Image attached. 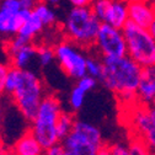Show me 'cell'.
Wrapping results in <instances>:
<instances>
[{
  "label": "cell",
  "instance_id": "obj_10",
  "mask_svg": "<svg viewBox=\"0 0 155 155\" xmlns=\"http://www.w3.org/2000/svg\"><path fill=\"white\" fill-rule=\"evenodd\" d=\"M129 21L149 28L155 20V4L151 0H128Z\"/></svg>",
  "mask_w": 155,
  "mask_h": 155
},
{
  "label": "cell",
  "instance_id": "obj_17",
  "mask_svg": "<svg viewBox=\"0 0 155 155\" xmlns=\"http://www.w3.org/2000/svg\"><path fill=\"white\" fill-rule=\"evenodd\" d=\"M43 28H45V25L42 24L41 18L32 11V14L24 22V25L21 26V28H20V31H18L17 35L24 37L25 40H27L28 42H33V40L43 31Z\"/></svg>",
  "mask_w": 155,
  "mask_h": 155
},
{
  "label": "cell",
  "instance_id": "obj_6",
  "mask_svg": "<svg viewBox=\"0 0 155 155\" xmlns=\"http://www.w3.org/2000/svg\"><path fill=\"white\" fill-rule=\"evenodd\" d=\"M127 42V55L140 67L155 64V40L148 28L128 21L122 28Z\"/></svg>",
  "mask_w": 155,
  "mask_h": 155
},
{
  "label": "cell",
  "instance_id": "obj_7",
  "mask_svg": "<svg viewBox=\"0 0 155 155\" xmlns=\"http://www.w3.org/2000/svg\"><path fill=\"white\" fill-rule=\"evenodd\" d=\"M55 52V61L63 73L71 78L79 80L86 74V63L87 55L84 53V49L75 43L70 42L67 38H63L59 42L53 45Z\"/></svg>",
  "mask_w": 155,
  "mask_h": 155
},
{
  "label": "cell",
  "instance_id": "obj_16",
  "mask_svg": "<svg viewBox=\"0 0 155 155\" xmlns=\"http://www.w3.org/2000/svg\"><path fill=\"white\" fill-rule=\"evenodd\" d=\"M8 57L10 67L17 69H27L31 62L33 59H37V45H35L33 42L27 43L24 47L8 54Z\"/></svg>",
  "mask_w": 155,
  "mask_h": 155
},
{
  "label": "cell",
  "instance_id": "obj_25",
  "mask_svg": "<svg viewBox=\"0 0 155 155\" xmlns=\"http://www.w3.org/2000/svg\"><path fill=\"white\" fill-rule=\"evenodd\" d=\"M73 8H90L94 0H68Z\"/></svg>",
  "mask_w": 155,
  "mask_h": 155
},
{
  "label": "cell",
  "instance_id": "obj_36",
  "mask_svg": "<svg viewBox=\"0 0 155 155\" xmlns=\"http://www.w3.org/2000/svg\"><path fill=\"white\" fill-rule=\"evenodd\" d=\"M63 155H70V154H68V153H65V151H64V154H63Z\"/></svg>",
  "mask_w": 155,
  "mask_h": 155
},
{
  "label": "cell",
  "instance_id": "obj_28",
  "mask_svg": "<svg viewBox=\"0 0 155 155\" xmlns=\"http://www.w3.org/2000/svg\"><path fill=\"white\" fill-rule=\"evenodd\" d=\"M10 151V148H8L4 143V140L0 137V155H8V153Z\"/></svg>",
  "mask_w": 155,
  "mask_h": 155
},
{
  "label": "cell",
  "instance_id": "obj_3",
  "mask_svg": "<svg viewBox=\"0 0 155 155\" xmlns=\"http://www.w3.org/2000/svg\"><path fill=\"white\" fill-rule=\"evenodd\" d=\"M102 22L90 8H73L68 11L62 24L64 38L83 49H91L100 31Z\"/></svg>",
  "mask_w": 155,
  "mask_h": 155
},
{
  "label": "cell",
  "instance_id": "obj_11",
  "mask_svg": "<svg viewBox=\"0 0 155 155\" xmlns=\"http://www.w3.org/2000/svg\"><path fill=\"white\" fill-rule=\"evenodd\" d=\"M32 11L33 10L22 9L20 12H14L0 6V35L5 36L6 38L16 36Z\"/></svg>",
  "mask_w": 155,
  "mask_h": 155
},
{
  "label": "cell",
  "instance_id": "obj_24",
  "mask_svg": "<svg viewBox=\"0 0 155 155\" xmlns=\"http://www.w3.org/2000/svg\"><path fill=\"white\" fill-rule=\"evenodd\" d=\"M9 70H10V64L0 62V99H2V96L4 94H6L5 84H6V76Z\"/></svg>",
  "mask_w": 155,
  "mask_h": 155
},
{
  "label": "cell",
  "instance_id": "obj_13",
  "mask_svg": "<svg viewBox=\"0 0 155 155\" xmlns=\"http://www.w3.org/2000/svg\"><path fill=\"white\" fill-rule=\"evenodd\" d=\"M128 21V0H111L102 24L122 30Z\"/></svg>",
  "mask_w": 155,
  "mask_h": 155
},
{
  "label": "cell",
  "instance_id": "obj_32",
  "mask_svg": "<svg viewBox=\"0 0 155 155\" xmlns=\"http://www.w3.org/2000/svg\"><path fill=\"white\" fill-rule=\"evenodd\" d=\"M149 113H150L151 118H153V121H154V123H155V106H154V105L149 106Z\"/></svg>",
  "mask_w": 155,
  "mask_h": 155
},
{
  "label": "cell",
  "instance_id": "obj_38",
  "mask_svg": "<svg viewBox=\"0 0 155 155\" xmlns=\"http://www.w3.org/2000/svg\"><path fill=\"white\" fill-rule=\"evenodd\" d=\"M2 2H3V0H0V4H2Z\"/></svg>",
  "mask_w": 155,
  "mask_h": 155
},
{
  "label": "cell",
  "instance_id": "obj_29",
  "mask_svg": "<svg viewBox=\"0 0 155 155\" xmlns=\"http://www.w3.org/2000/svg\"><path fill=\"white\" fill-rule=\"evenodd\" d=\"M3 122H4V107L0 104V133H2V129H3Z\"/></svg>",
  "mask_w": 155,
  "mask_h": 155
},
{
  "label": "cell",
  "instance_id": "obj_14",
  "mask_svg": "<svg viewBox=\"0 0 155 155\" xmlns=\"http://www.w3.org/2000/svg\"><path fill=\"white\" fill-rule=\"evenodd\" d=\"M10 150L15 155H43L45 148L37 140L30 128L18 137L14 144L10 147Z\"/></svg>",
  "mask_w": 155,
  "mask_h": 155
},
{
  "label": "cell",
  "instance_id": "obj_20",
  "mask_svg": "<svg viewBox=\"0 0 155 155\" xmlns=\"http://www.w3.org/2000/svg\"><path fill=\"white\" fill-rule=\"evenodd\" d=\"M55 59L54 47L51 45H40L37 46V62L42 68L48 67Z\"/></svg>",
  "mask_w": 155,
  "mask_h": 155
},
{
  "label": "cell",
  "instance_id": "obj_26",
  "mask_svg": "<svg viewBox=\"0 0 155 155\" xmlns=\"http://www.w3.org/2000/svg\"><path fill=\"white\" fill-rule=\"evenodd\" d=\"M63 154H64V149H63L62 144H58L49 149H46L43 155H63Z\"/></svg>",
  "mask_w": 155,
  "mask_h": 155
},
{
  "label": "cell",
  "instance_id": "obj_1",
  "mask_svg": "<svg viewBox=\"0 0 155 155\" xmlns=\"http://www.w3.org/2000/svg\"><path fill=\"white\" fill-rule=\"evenodd\" d=\"M5 91L25 121L31 123L42 100L47 95L42 79L30 69L10 67L6 76Z\"/></svg>",
  "mask_w": 155,
  "mask_h": 155
},
{
  "label": "cell",
  "instance_id": "obj_2",
  "mask_svg": "<svg viewBox=\"0 0 155 155\" xmlns=\"http://www.w3.org/2000/svg\"><path fill=\"white\" fill-rule=\"evenodd\" d=\"M104 74L100 81L114 92L124 107L138 102L137 90L142 78L143 67L128 55L121 58H102Z\"/></svg>",
  "mask_w": 155,
  "mask_h": 155
},
{
  "label": "cell",
  "instance_id": "obj_19",
  "mask_svg": "<svg viewBox=\"0 0 155 155\" xmlns=\"http://www.w3.org/2000/svg\"><path fill=\"white\" fill-rule=\"evenodd\" d=\"M33 12L41 18V21L45 25V27H53V26H55V24H57V15H55L54 10L46 2L37 3L36 8L33 9Z\"/></svg>",
  "mask_w": 155,
  "mask_h": 155
},
{
  "label": "cell",
  "instance_id": "obj_35",
  "mask_svg": "<svg viewBox=\"0 0 155 155\" xmlns=\"http://www.w3.org/2000/svg\"><path fill=\"white\" fill-rule=\"evenodd\" d=\"M37 3H41V2H45V0H36Z\"/></svg>",
  "mask_w": 155,
  "mask_h": 155
},
{
  "label": "cell",
  "instance_id": "obj_39",
  "mask_svg": "<svg viewBox=\"0 0 155 155\" xmlns=\"http://www.w3.org/2000/svg\"><path fill=\"white\" fill-rule=\"evenodd\" d=\"M153 105H154V106H155V101H154V104H153Z\"/></svg>",
  "mask_w": 155,
  "mask_h": 155
},
{
  "label": "cell",
  "instance_id": "obj_22",
  "mask_svg": "<svg viewBox=\"0 0 155 155\" xmlns=\"http://www.w3.org/2000/svg\"><path fill=\"white\" fill-rule=\"evenodd\" d=\"M129 148H130V155H151V153L148 150L144 143L140 142L139 139L132 138L129 143Z\"/></svg>",
  "mask_w": 155,
  "mask_h": 155
},
{
  "label": "cell",
  "instance_id": "obj_4",
  "mask_svg": "<svg viewBox=\"0 0 155 155\" xmlns=\"http://www.w3.org/2000/svg\"><path fill=\"white\" fill-rule=\"evenodd\" d=\"M62 112V102L58 96L47 92L38 107L35 120L30 123V130L45 149L61 144L57 132V123Z\"/></svg>",
  "mask_w": 155,
  "mask_h": 155
},
{
  "label": "cell",
  "instance_id": "obj_5",
  "mask_svg": "<svg viewBox=\"0 0 155 155\" xmlns=\"http://www.w3.org/2000/svg\"><path fill=\"white\" fill-rule=\"evenodd\" d=\"M61 144L70 155H100L105 147L101 130L92 123L78 118L71 133Z\"/></svg>",
  "mask_w": 155,
  "mask_h": 155
},
{
  "label": "cell",
  "instance_id": "obj_15",
  "mask_svg": "<svg viewBox=\"0 0 155 155\" xmlns=\"http://www.w3.org/2000/svg\"><path fill=\"white\" fill-rule=\"evenodd\" d=\"M96 84H97V80L90 75H85L81 79L76 80L69 95V105L73 111H79L84 106L86 94L95 89Z\"/></svg>",
  "mask_w": 155,
  "mask_h": 155
},
{
  "label": "cell",
  "instance_id": "obj_23",
  "mask_svg": "<svg viewBox=\"0 0 155 155\" xmlns=\"http://www.w3.org/2000/svg\"><path fill=\"white\" fill-rule=\"evenodd\" d=\"M107 150L110 155H130V148L129 145H126L123 143H112L106 144Z\"/></svg>",
  "mask_w": 155,
  "mask_h": 155
},
{
  "label": "cell",
  "instance_id": "obj_27",
  "mask_svg": "<svg viewBox=\"0 0 155 155\" xmlns=\"http://www.w3.org/2000/svg\"><path fill=\"white\" fill-rule=\"evenodd\" d=\"M21 2V8L25 10H33L37 5L36 0H20Z\"/></svg>",
  "mask_w": 155,
  "mask_h": 155
},
{
  "label": "cell",
  "instance_id": "obj_21",
  "mask_svg": "<svg viewBox=\"0 0 155 155\" xmlns=\"http://www.w3.org/2000/svg\"><path fill=\"white\" fill-rule=\"evenodd\" d=\"M86 74L95 78L96 80H100L104 74V62L102 58L97 57H87V63H86Z\"/></svg>",
  "mask_w": 155,
  "mask_h": 155
},
{
  "label": "cell",
  "instance_id": "obj_12",
  "mask_svg": "<svg viewBox=\"0 0 155 155\" xmlns=\"http://www.w3.org/2000/svg\"><path fill=\"white\" fill-rule=\"evenodd\" d=\"M138 102L144 106H151L155 101V64L144 67L137 90Z\"/></svg>",
  "mask_w": 155,
  "mask_h": 155
},
{
  "label": "cell",
  "instance_id": "obj_37",
  "mask_svg": "<svg viewBox=\"0 0 155 155\" xmlns=\"http://www.w3.org/2000/svg\"><path fill=\"white\" fill-rule=\"evenodd\" d=\"M151 2H153V3H154V4H155V0H151Z\"/></svg>",
  "mask_w": 155,
  "mask_h": 155
},
{
  "label": "cell",
  "instance_id": "obj_34",
  "mask_svg": "<svg viewBox=\"0 0 155 155\" xmlns=\"http://www.w3.org/2000/svg\"><path fill=\"white\" fill-rule=\"evenodd\" d=\"M8 155H15V154H14V153H12V151H11V150H10V151H9V153H8Z\"/></svg>",
  "mask_w": 155,
  "mask_h": 155
},
{
  "label": "cell",
  "instance_id": "obj_33",
  "mask_svg": "<svg viewBox=\"0 0 155 155\" xmlns=\"http://www.w3.org/2000/svg\"><path fill=\"white\" fill-rule=\"evenodd\" d=\"M100 155H110V153H108V150H107V147H106V144H105V147L101 149V151H100Z\"/></svg>",
  "mask_w": 155,
  "mask_h": 155
},
{
  "label": "cell",
  "instance_id": "obj_18",
  "mask_svg": "<svg viewBox=\"0 0 155 155\" xmlns=\"http://www.w3.org/2000/svg\"><path fill=\"white\" fill-rule=\"evenodd\" d=\"M76 118L73 112L63 111L62 114L59 116V120H58V123H57V132H58V137L61 139V143L71 133Z\"/></svg>",
  "mask_w": 155,
  "mask_h": 155
},
{
  "label": "cell",
  "instance_id": "obj_8",
  "mask_svg": "<svg viewBox=\"0 0 155 155\" xmlns=\"http://www.w3.org/2000/svg\"><path fill=\"white\" fill-rule=\"evenodd\" d=\"M128 112V126L133 134L132 138L144 143L151 155H155V123L149 113V107L137 102L126 107Z\"/></svg>",
  "mask_w": 155,
  "mask_h": 155
},
{
  "label": "cell",
  "instance_id": "obj_9",
  "mask_svg": "<svg viewBox=\"0 0 155 155\" xmlns=\"http://www.w3.org/2000/svg\"><path fill=\"white\" fill-rule=\"evenodd\" d=\"M94 48L101 58H121L127 55V42L123 31L102 24Z\"/></svg>",
  "mask_w": 155,
  "mask_h": 155
},
{
  "label": "cell",
  "instance_id": "obj_30",
  "mask_svg": "<svg viewBox=\"0 0 155 155\" xmlns=\"http://www.w3.org/2000/svg\"><path fill=\"white\" fill-rule=\"evenodd\" d=\"M45 2L49 5V6H53V8H57L58 5H61L62 0H45Z\"/></svg>",
  "mask_w": 155,
  "mask_h": 155
},
{
  "label": "cell",
  "instance_id": "obj_31",
  "mask_svg": "<svg viewBox=\"0 0 155 155\" xmlns=\"http://www.w3.org/2000/svg\"><path fill=\"white\" fill-rule=\"evenodd\" d=\"M148 30H149V32H150V35L153 36V38H154V40H155V20L153 21V24L150 25V27H149Z\"/></svg>",
  "mask_w": 155,
  "mask_h": 155
}]
</instances>
